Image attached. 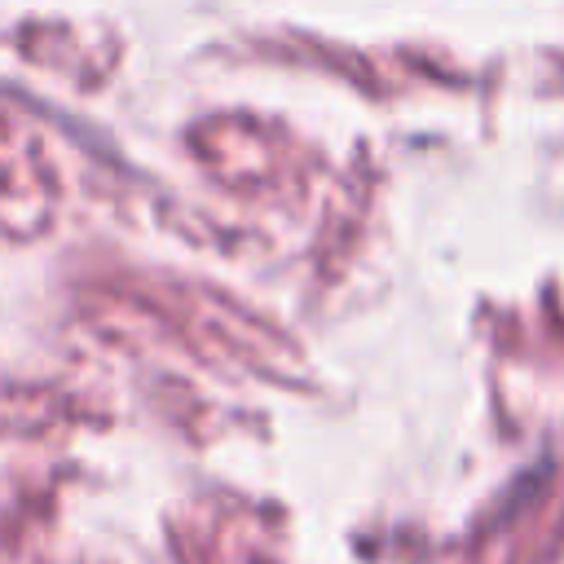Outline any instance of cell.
Instances as JSON below:
<instances>
[]
</instances>
